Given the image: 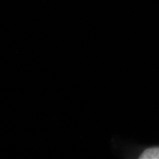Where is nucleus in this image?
I'll return each instance as SVG.
<instances>
[{
	"mask_svg": "<svg viewBox=\"0 0 159 159\" xmlns=\"http://www.w3.org/2000/svg\"><path fill=\"white\" fill-rule=\"evenodd\" d=\"M141 159H159V146H152L143 149L140 153Z\"/></svg>",
	"mask_w": 159,
	"mask_h": 159,
	"instance_id": "nucleus-1",
	"label": "nucleus"
}]
</instances>
